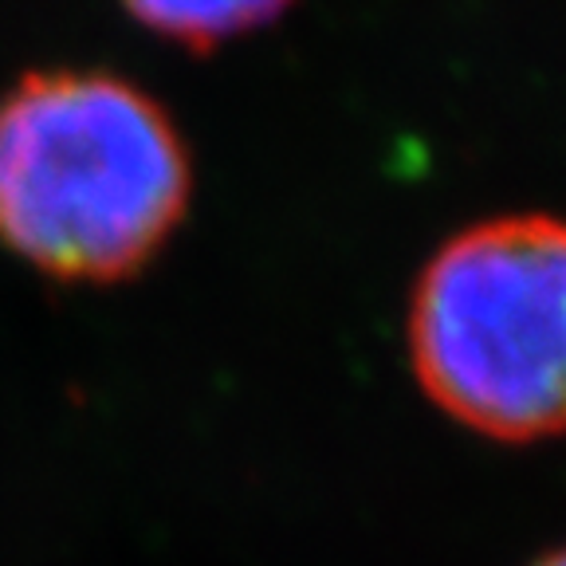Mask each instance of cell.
<instances>
[{
	"mask_svg": "<svg viewBox=\"0 0 566 566\" xmlns=\"http://www.w3.org/2000/svg\"><path fill=\"white\" fill-rule=\"evenodd\" d=\"M193 161L169 111L91 67L28 71L0 95V248L63 283H118L169 244Z\"/></svg>",
	"mask_w": 566,
	"mask_h": 566,
	"instance_id": "6da1fadb",
	"label": "cell"
},
{
	"mask_svg": "<svg viewBox=\"0 0 566 566\" xmlns=\"http://www.w3.org/2000/svg\"><path fill=\"white\" fill-rule=\"evenodd\" d=\"M409 363L441 413L492 441L566 433V221L515 212L460 229L409 295Z\"/></svg>",
	"mask_w": 566,
	"mask_h": 566,
	"instance_id": "7a4b0ae2",
	"label": "cell"
},
{
	"mask_svg": "<svg viewBox=\"0 0 566 566\" xmlns=\"http://www.w3.org/2000/svg\"><path fill=\"white\" fill-rule=\"evenodd\" d=\"M134 24L169 44L212 52L256 28L280 20L292 0H123Z\"/></svg>",
	"mask_w": 566,
	"mask_h": 566,
	"instance_id": "3957f363",
	"label": "cell"
},
{
	"mask_svg": "<svg viewBox=\"0 0 566 566\" xmlns=\"http://www.w3.org/2000/svg\"><path fill=\"white\" fill-rule=\"evenodd\" d=\"M535 566H566V547L555 551V555H547V558H539Z\"/></svg>",
	"mask_w": 566,
	"mask_h": 566,
	"instance_id": "277c9868",
	"label": "cell"
}]
</instances>
